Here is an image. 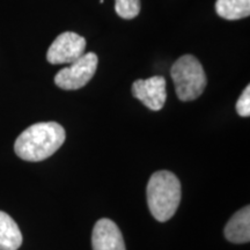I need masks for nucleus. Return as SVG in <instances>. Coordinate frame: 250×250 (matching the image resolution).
<instances>
[{"mask_svg": "<svg viewBox=\"0 0 250 250\" xmlns=\"http://www.w3.org/2000/svg\"><path fill=\"white\" fill-rule=\"evenodd\" d=\"M65 138L66 132L61 124L42 122L31 125L18 137L14 151L24 161H43L61 148Z\"/></svg>", "mask_w": 250, "mask_h": 250, "instance_id": "1", "label": "nucleus"}, {"mask_svg": "<svg viewBox=\"0 0 250 250\" xmlns=\"http://www.w3.org/2000/svg\"><path fill=\"white\" fill-rule=\"evenodd\" d=\"M147 203L151 214L160 223L174 217L181 202V183L171 171L160 170L151 176L147 184Z\"/></svg>", "mask_w": 250, "mask_h": 250, "instance_id": "2", "label": "nucleus"}, {"mask_svg": "<svg viewBox=\"0 0 250 250\" xmlns=\"http://www.w3.org/2000/svg\"><path fill=\"white\" fill-rule=\"evenodd\" d=\"M170 76L177 98L183 102L198 99L208 83L204 68L192 55H184L177 59L171 66Z\"/></svg>", "mask_w": 250, "mask_h": 250, "instance_id": "3", "label": "nucleus"}, {"mask_svg": "<svg viewBox=\"0 0 250 250\" xmlns=\"http://www.w3.org/2000/svg\"><path fill=\"white\" fill-rule=\"evenodd\" d=\"M99 58L94 52L83 54L71 64L56 74L55 83L64 90H77L89 83L98 70Z\"/></svg>", "mask_w": 250, "mask_h": 250, "instance_id": "4", "label": "nucleus"}, {"mask_svg": "<svg viewBox=\"0 0 250 250\" xmlns=\"http://www.w3.org/2000/svg\"><path fill=\"white\" fill-rule=\"evenodd\" d=\"M86 40L73 31H66L57 36L50 45L46 59L50 64H72L85 54Z\"/></svg>", "mask_w": 250, "mask_h": 250, "instance_id": "5", "label": "nucleus"}, {"mask_svg": "<svg viewBox=\"0 0 250 250\" xmlns=\"http://www.w3.org/2000/svg\"><path fill=\"white\" fill-rule=\"evenodd\" d=\"M132 95L151 110H161L167 99L166 79L161 76H154L145 80H136L132 85Z\"/></svg>", "mask_w": 250, "mask_h": 250, "instance_id": "6", "label": "nucleus"}, {"mask_svg": "<svg viewBox=\"0 0 250 250\" xmlns=\"http://www.w3.org/2000/svg\"><path fill=\"white\" fill-rule=\"evenodd\" d=\"M93 250H126L121 229L110 219L95 224L92 235Z\"/></svg>", "mask_w": 250, "mask_h": 250, "instance_id": "7", "label": "nucleus"}, {"mask_svg": "<svg viewBox=\"0 0 250 250\" xmlns=\"http://www.w3.org/2000/svg\"><path fill=\"white\" fill-rule=\"evenodd\" d=\"M225 236L229 242L247 243L250 240V208H241L229 219L225 227Z\"/></svg>", "mask_w": 250, "mask_h": 250, "instance_id": "8", "label": "nucleus"}, {"mask_svg": "<svg viewBox=\"0 0 250 250\" xmlns=\"http://www.w3.org/2000/svg\"><path fill=\"white\" fill-rule=\"evenodd\" d=\"M22 245V234L18 224L0 211V250H18Z\"/></svg>", "mask_w": 250, "mask_h": 250, "instance_id": "9", "label": "nucleus"}, {"mask_svg": "<svg viewBox=\"0 0 250 250\" xmlns=\"http://www.w3.org/2000/svg\"><path fill=\"white\" fill-rule=\"evenodd\" d=\"M215 12L226 20H240L250 15V0H217Z\"/></svg>", "mask_w": 250, "mask_h": 250, "instance_id": "10", "label": "nucleus"}, {"mask_svg": "<svg viewBox=\"0 0 250 250\" xmlns=\"http://www.w3.org/2000/svg\"><path fill=\"white\" fill-rule=\"evenodd\" d=\"M115 11L122 19L131 20L138 17L142 4L140 0H115Z\"/></svg>", "mask_w": 250, "mask_h": 250, "instance_id": "11", "label": "nucleus"}, {"mask_svg": "<svg viewBox=\"0 0 250 250\" xmlns=\"http://www.w3.org/2000/svg\"><path fill=\"white\" fill-rule=\"evenodd\" d=\"M236 111L241 117L250 116V86L248 85L243 90L241 96L236 102Z\"/></svg>", "mask_w": 250, "mask_h": 250, "instance_id": "12", "label": "nucleus"}]
</instances>
